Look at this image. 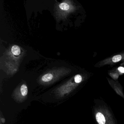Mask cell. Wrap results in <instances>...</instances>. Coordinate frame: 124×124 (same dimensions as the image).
<instances>
[{"label": "cell", "instance_id": "7", "mask_svg": "<svg viewBox=\"0 0 124 124\" xmlns=\"http://www.w3.org/2000/svg\"><path fill=\"white\" fill-rule=\"evenodd\" d=\"M75 81L76 83H80L82 80V77L80 75H77L75 77Z\"/></svg>", "mask_w": 124, "mask_h": 124}, {"label": "cell", "instance_id": "8", "mask_svg": "<svg viewBox=\"0 0 124 124\" xmlns=\"http://www.w3.org/2000/svg\"><path fill=\"white\" fill-rule=\"evenodd\" d=\"M118 70L121 73H124V67H118Z\"/></svg>", "mask_w": 124, "mask_h": 124}, {"label": "cell", "instance_id": "6", "mask_svg": "<svg viewBox=\"0 0 124 124\" xmlns=\"http://www.w3.org/2000/svg\"><path fill=\"white\" fill-rule=\"evenodd\" d=\"M122 59V56L121 55H116L113 56L112 58V61L114 63H116L121 61Z\"/></svg>", "mask_w": 124, "mask_h": 124}, {"label": "cell", "instance_id": "3", "mask_svg": "<svg viewBox=\"0 0 124 124\" xmlns=\"http://www.w3.org/2000/svg\"><path fill=\"white\" fill-rule=\"evenodd\" d=\"M53 78V75L51 74H47L43 76L42 80L45 82H48L51 80Z\"/></svg>", "mask_w": 124, "mask_h": 124}, {"label": "cell", "instance_id": "1", "mask_svg": "<svg viewBox=\"0 0 124 124\" xmlns=\"http://www.w3.org/2000/svg\"><path fill=\"white\" fill-rule=\"evenodd\" d=\"M96 118L98 123L99 124H105L106 123V119L103 115L99 112L97 113L96 115Z\"/></svg>", "mask_w": 124, "mask_h": 124}, {"label": "cell", "instance_id": "5", "mask_svg": "<svg viewBox=\"0 0 124 124\" xmlns=\"http://www.w3.org/2000/svg\"><path fill=\"white\" fill-rule=\"evenodd\" d=\"M59 8L61 10L66 11L69 9V6L67 3H63L59 5Z\"/></svg>", "mask_w": 124, "mask_h": 124}, {"label": "cell", "instance_id": "2", "mask_svg": "<svg viewBox=\"0 0 124 124\" xmlns=\"http://www.w3.org/2000/svg\"><path fill=\"white\" fill-rule=\"evenodd\" d=\"M11 52L14 55H18L21 53V50L18 46H14L11 48Z\"/></svg>", "mask_w": 124, "mask_h": 124}, {"label": "cell", "instance_id": "4", "mask_svg": "<svg viewBox=\"0 0 124 124\" xmlns=\"http://www.w3.org/2000/svg\"><path fill=\"white\" fill-rule=\"evenodd\" d=\"M21 92L22 95L23 96L26 95L28 93V89L26 85H23L21 88Z\"/></svg>", "mask_w": 124, "mask_h": 124}]
</instances>
